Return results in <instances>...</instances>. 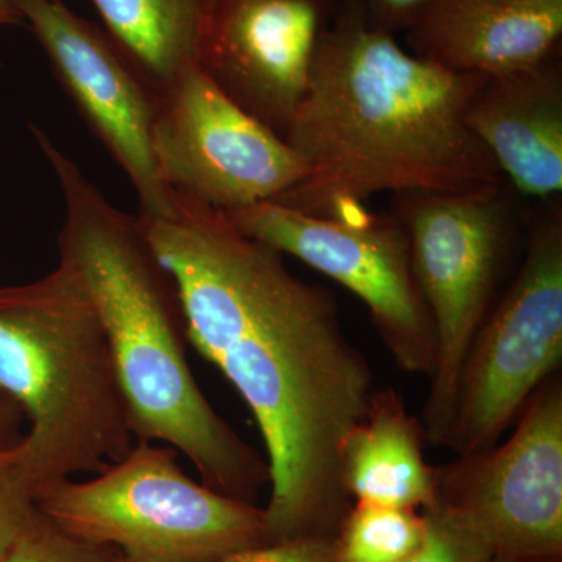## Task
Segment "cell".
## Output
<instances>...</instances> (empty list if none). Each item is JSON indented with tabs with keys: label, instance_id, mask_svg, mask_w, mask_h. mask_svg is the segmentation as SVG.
Masks as SVG:
<instances>
[{
	"label": "cell",
	"instance_id": "1",
	"mask_svg": "<svg viewBox=\"0 0 562 562\" xmlns=\"http://www.w3.org/2000/svg\"><path fill=\"white\" fill-rule=\"evenodd\" d=\"M179 292L188 342L249 406L268 453L269 541L331 536L349 512L341 457L375 379L330 290L221 211L173 194L172 213L138 216Z\"/></svg>",
	"mask_w": 562,
	"mask_h": 562
},
{
	"label": "cell",
	"instance_id": "2",
	"mask_svg": "<svg viewBox=\"0 0 562 562\" xmlns=\"http://www.w3.org/2000/svg\"><path fill=\"white\" fill-rule=\"evenodd\" d=\"M487 77L458 74L373 27L341 0L284 139L305 176L281 205L353 220L376 194L461 192L502 184L465 113Z\"/></svg>",
	"mask_w": 562,
	"mask_h": 562
},
{
	"label": "cell",
	"instance_id": "3",
	"mask_svg": "<svg viewBox=\"0 0 562 562\" xmlns=\"http://www.w3.org/2000/svg\"><path fill=\"white\" fill-rule=\"evenodd\" d=\"M32 131L65 202L60 261L76 271L94 303L135 441L168 443L194 464L205 486L254 503L271 483L268 461L195 382L179 292L138 217L106 201L46 133Z\"/></svg>",
	"mask_w": 562,
	"mask_h": 562
},
{
	"label": "cell",
	"instance_id": "4",
	"mask_svg": "<svg viewBox=\"0 0 562 562\" xmlns=\"http://www.w3.org/2000/svg\"><path fill=\"white\" fill-rule=\"evenodd\" d=\"M0 391L31 420L14 453L41 495L77 473L102 472L135 446L101 319L66 262L0 288Z\"/></svg>",
	"mask_w": 562,
	"mask_h": 562
},
{
	"label": "cell",
	"instance_id": "5",
	"mask_svg": "<svg viewBox=\"0 0 562 562\" xmlns=\"http://www.w3.org/2000/svg\"><path fill=\"white\" fill-rule=\"evenodd\" d=\"M38 509L125 562H214L271 543L265 509L195 483L176 450L155 442L136 441L91 480L55 484Z\"/></svg>",
	"mask_w": 562,
	"mask_h": 562
},
{
	"label": "cell",
	"instance_id": "6",
	"mask_svg": "<svg viewBox=\"0 0 562 562\" xmlns=\"http://www.w3.org/2000/svg\"><path fill=\"white\" fill-rule=\"evenodd\" d=\"M502 184L461 192L401 195L414 276L438 339V364L425 401V439L442 446L462 361L490 313L506 255L512 209Z\"/></svg>",
	"mask_w": 562,
	"mask_h": 562
},
{
	"label": "cell",
	"instance_id": "7",
	"mask_svg": "<svg viewBox=\"0 0 562 562\" xmlns=\"http://www.w3.org/2000/svg\"><path fill=\"white\" fill-rule=\"evenodd\" d=\"M562 361V214L532 222L522 268L462 361L442 446L458 457L497 446Z\"/></svg>",
	"mask_w": 562,
	"mask_h": 562
},
{
	"label": "cell",
	"instance_id": "8",
	"mask_svg": "<svg viewBox=\"0 0 562 562\" xmlns=\"http://www.w3.org/2000/svg\"><path fill=\"white\" fill-rule=\"evenodd\" d=\"M492 558L561 562L562 384L543 383L502 446L435 468V505Z\"/></svg>",
	"mask_w": 562,
	"mask_h": 562
},
{
	"label": "cell",
	"instance_id": "9",
	"mask_svg": "<svg viewBox=\"0 0 562 562\" xmlns=\"http://www.w3.org/2000/svg\"><path fill=\"white\" fill-rule=\"evenodd\" d=\"M225 216L244 235L357 295L395 366L432 379L438 339L414 276L408 236L395 214L368 210L353 220H331L271 201Z\"/></svg>",
	"mask_w": 562,
	"mask_h": 562
},
{
	"label": "cell",
	"instance_id": "10",
	"mask_svg": "<svg viewBox=\"0 0 562 562\" xmlns=\"http://www.w3.org/2000/svg\"><path fill=\"white\" fill-rule=\"evenodd\" d=\"M151 146L173 194L225 214L279 201L305 176L286 139L228 98L198 65L157 94Z\"/></svg>",
	"mask_w": 562,
	"mask_h": 562
},
{
	"label": "cell",
	"instance_id": "11",
	"mask_svg": "<svg viewBox=\"0 0 562 562\" xmlns=\"http://www.w3.org/2000/svg\"><path fill=\"white\" fill-rule=\"evenodd\" d=\"M50 63L55 79L77 111L131 180L139 217L172 213L173 192L155 161L157 92L110 38L61 0H16Z\"/></svg>",
	"mask_w": 562,
	"mask_h": 562
},
{
	"label": "cell",
	"instance_id": "12",
	"mask_svg": "<svg viewBox=\"0 0 562 562\" xmlns=\"http://www.w3.org/2000/svg\"><path fill=\"white\" fill-rule=\"evenodd\" d=\"M341 0H213L198 66L228 98L286 135Z\"/></svg>",
	"mask_w": 562,
	"mask_h": 562
},
{
	"label": "cell",
	"instance_id": "13",
	"mask_svg": "<svg viewBox=\"0 0 562 562\" xmlns=\"http://www.w3.org/2000/svg\"><path fill=\"white\" fill-rule=\"evenodd\" d=\"M408 32L417 57L452 72L505 76L554 57L562 0H435Z\"/></svg>",
	"mask_w": 562,
	"mask_h": 562
},
{
	"label": "cell",
	"instance_id": "14",
	"mask_svg": "<svg viewBox=\"0 0 562 562\" xmlns=\"http://www.w3.org/2000/svg\"><path fill=\"white\" fill-rule=\"evenodd\" d=\"M502 176L531 198L562 191V76L554 57L487 77L465 113Z\"/></svg>",
	"mask_w": 562,
	"mask_h": 562
},
{
	"label": "cell",
	"instance_id": "15",
	"mask_svg": "<svg viewBox=\"0 0 562 562\" xmlns=\"http://www.w3.org/2000/svg\"><path fill=\"white\" fill-rule=\"evenodd\" d=\"M424 427L392 387L375 390L364 419L351 430L341 457L342 483L357 502L430 509L435 468L425 460Z\"/></svg>",
	"mask_w": 562,
	"mask_h": 562
},
{
	"label": "cell",
	"instance_id": "16",
	"mask_svg": "<svg viewBox=\"0 0 562 562\" xmlns=\"http://www.w3.org/2000/svg\"><path fill=\"white\" fill-rule=\"evenodd\" d=\"M106 33L157 94L198 65L213 0H91Z\"/></svg>",
	"mask_w": 562,
	"mask_h": 562
},
{
	"label": "cell",
	"instance_id": "17",
	"mask_svg": "<svg viewBox=\"0 0 562 562\" xmlns=\"http://www.w3.org/2000/svg\"><path fill=\"white\" fill-rule=\"evenodd\" d=\"M425 528L416 509L357 502L336 532V562H398L419 546Z\"/></svg>",
	"mask_w": 562,
	"mask_h": 562
},
{
	"label": "cell",
	"instance_id": "18",
	"mask_svg": "<svg viewBox=\"0 0 562 562\" xmlns=\"http://www.w3.org/2000/svg\"><path fill=\"white\" fill-rule=\"evenodd\" d=\"M5 562H125L106 547L63 531L36 508Z\"/></svg>",
	"mask_w": 562,
	"mask_h": 562
},
{
	"label": "cell",
	"instance_id": "19",
	"mask_svg": "<svg viewBox=\"0 0 562 562\" xmlns=\"http://www.w3.org/2000/svg\"><path fill=\"white\" fill-rule=\"evenodd\" d=\"M41 491L14 450L0 458V562L38 508Z\"/></svg>",
	"mask_w": 562,
	"mask_h": 562
},
{
	"label": "cell",
	"instance_id": "20",
	"mask_svg": "<svg viewBox=\"0 0 562 562\" xmlns=\"http://www.w3.org/2000/svg\"><path fill=\"white\" fill-rule=\"evenodd\" d=\"M427 528L419 546L398 562H484L491 553L469 532L435 509L424 512Z\"/></svg>",
	"mask_w": 562,
	"mask_h": 562
},
{
	"label": "cell",
	"instance_id": "21",
	"mask_svg": "<svg viewBox=\"0 0 562 562\" xmlns=\"http://www.w3.org/2000/svg\"><path fill=\"white\" fill-rule=\"evenodd\" d=\"M214 562H336V538L312 536L271 542Z\"/></svg>",
	"mask_w": 562,
	"mask_h": 562
},
{
	"label": "cell",
	"instance_id": "22",
	"mask_svg": "<svg viewBox=\"0 0 562 562\" xmlns=\"http://www.w3.org/2000/svg\"><path fill=\"white\" fill-rule=\"evenodd\" d=\"M435 0H360L362 11L373 27L394 35L409 31Z\"/></svg>",
	"mask_w": 562,
	"mask_h": 562
},
{
	"label": "cell",
	"instance_id": "23",
	"mask_svg": "<svg viewBox=\"0 0 562 562\" xmlns=\"http://www.w3.org/2000/svg\"><path fill=\"white\" fill-rule=\"evenodd\" d=\"M21 414L20 406L11 401L9 395L0 391V458L16 449L21 443L13 441L14 425H16V417H20Z\"/></svg>",
	"mask_w": 562,
	"mask_h": 562
},
{
	"label": "cell",
	"instance_id": "24",
	"mask_svg": "<svg viewBox=\"0 0 562 562\" xmlns=\"http://www.w3.org/2000/svg\"><path fill=\"white\" fill-rule=\"evenodd\" d=\"M22 14L16 0H0V25L22 24Z\"/></svg>",
	"mask_w": 562,
	"mask_h": 562
},
{
	"label": "cell",
	"instance_id": "25",
	"mask_svg": "<svg viewBox=\"0 0 562 562\" xmlns=\"http://www.w3.org/2000/svg\"><path fill=\"white\" fill-rule=\"evenodd\" d=\"M484 562H509V561L501 560V558H490V560L484 561Z\"/></svg>",
	"mask_w": 562,
	"mask_h": 562
}]
</instances>
